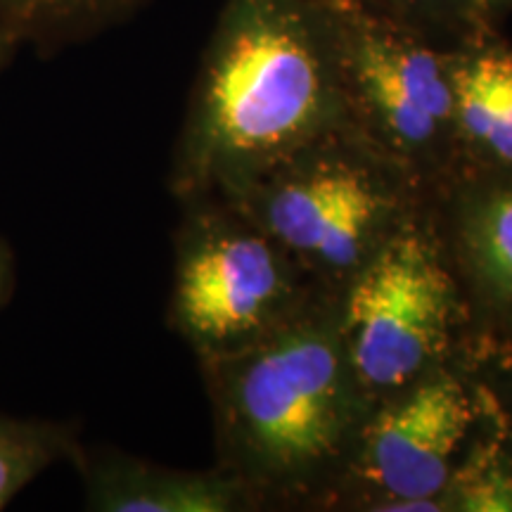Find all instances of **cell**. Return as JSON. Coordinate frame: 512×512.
Masks as SVG:
<instances>
[{
    "label": "cell",
    "mask_w": 512,
    "mask_h": 512,
    "mask_svg": "<svg viewBox=\"0 0 512 512\" xmlns=\"http://www.w3.org/2000/svg\"><path fill=\"white\" fill-rule=\"evenodd\" d=\"M226 200L313 280L344 292L422 214L427 188L349 128H339L249 178Z\"/></svg>",
    "instance_id": "3"
},
{
    "label": "cell",
    "mask_w": 512,
    "mask_h": 512,
    "mask_svg": "<svg viewBox=\"0 0 512 512\" xmlns=\"http://www.w3.org/2000/svg\"><path fill=\"white\" fill-rule=\"evenodd\" d=\"M17 50H19V46L12 41V38L0 34V74H3V69L12 62V57L17 55Z\"/></svg>",
    "instance_id": "18"
},
{
    "label": "cell",
    "mask_w": 512,
    "mask_h": 512,
    "mask_svg": "<svg viewBox=\"0 0 512 512\" xmlns=\"http://www.w3.org/2000/svg\"><path fill=\"white\" fill-rule=\"evenodd\" d=\"M342 337L373 403L463 358V299L425 209L344 287Z\"/></svg>",
    "instance_id": "6"
},
{
    "label": "cell",
    "mask_w": 512,
    "mask_h": 512,
    "mask_svg": "<svg viewBox=\"0 0 512 512\" xmlns=\"http://www.w3.org/2000/svg\"><path fill=\"white\" fill-rule=\"evenodd\" d=\"M178 207L169 328L197 361L264 342L330 290L226 197H188Z\"/></svg>",
    "instance_id": "4"
},
{
    "label": "cell",
    "mask_w": 512,
    "mask_h": 512,
    "mask_svg": "<svg viewBox=\"0 0 512 512\" xmlns=\"http://www.w3.org/2000/svg\"><path fill=\"white\" fill-rule=\"evenodd\" d=\"M425 216L463 299V358L512 351V169L453 171Z\"/></svg>",
    "instance_id": "8"
},
{
    "label": "cell",
    "mask_w": 512,
    "mask_h": 512,
    "mask_svg": "<svg viewBox=\"0 0 512 512\" xmlns=\"http://www.w3.org/2000/svg\"><path fill=\"white\" fill-rule=\"evenodd\" d=\"M482 413V392L460 361L377 401L330 512H441V491Z\"/></svg>",
    "instance_id": "7"
},
{
    "label": "cell",
    "mask_w": 512,
    "mask_h": 512,
    "mask_svg": "<svg viewBox=\"0 0 512 512\" xmlns=\"http://www.w3.org/2000/svg\"><path fill=\"white\" fill-rule=\"evenodd\" d=\"M347 128L316 0H226L171 157L176 202L233 195L320 136Z\"/></svg>",
    "instance_id": "2"
},
{
    "label": "cell",
    "mask_w": 512,
    "mask_h": 512,
    "mask_svg": "<svg viewBox=\"0 0 512 512\" xmlns=\"http://www.w3.org/2000/svg\"><path fill=\"white\" fill-rule=\"evenodd\" d=\"M83 501L95 512H256L247 489L223 467L178 470L117 448H79Z\"/></svg>",
    "instance_id": "9"
},
{
    "label": "cell",
    "mask_w": 512,
    "mask_h": 512,
    "mask_svg": "<svg viewBox=\"0 0 512 512\" xmlns=\"http://www.w3.org/2000/svg\"><path fill=\"white\" fill-rule=\"evenodd\" d=\"M79 437L72 425L0 413V510L57 463H74Z\"/></svg>",
    "instance_id": "13"
},
{
    "label": "cell",
    "mask_w": 512,
    "mask_h": 512,
    "mask_svg": "<svg viewBox=\"0 0 512 512\" xmlns=\"http://www.w3.org/2000/svg\"><path fill=\"white\" fill-rule=\"evenodd\" d=\"M145 0H0V34L38 53L83 43L117 27Z\"/></svg>",
    "instance_id": "11"
},
{
    "label": "cell",
    "mask_w": 512,
    "mask_h": 512,
    "mask_svg": "<svg viewBox=\"0 0 512 512\" xmlns=\"http://www.w3.org/2000/svg\"><path fill=\"white\" fill-rule=\"evenodd\" d=\"M453 138L458 169H512V48L496 31L456 50Z\"/></svg>",
    "instance_id": "10"
},
{
    "label": "cell",
    "mask_w": 512,
    "mask_h": 512,
    "mask_svg": "<svg viewBox=\"0 0 512 512\" xmlns=\"http://www.w3.org/2000/svg\"><path fill=\"white\" fill-rule=\"evenodd\" d=\"M482 10L486 19L496 27L498 17H503L505 12L512 10V0H482Z\"/></svg>",
    "instance_id": "17"
},
{
    "label": "cell",
    "mask_w": 512,
    "mask_h": 512,
    "mask_svg": "<svg viewBox=\"0 0 512 512\" xmlns=\"http://www.w3.org/2000/svg\"><path fill=\"white\" fill-rule=\"evenodd\" d=\"M12 283H15V256H12L8 242L0 238V309L8 302Z\"/></svg>",
    "instance_id": "16"
},
{
    "label": "cell",
    "mask_w": 512,
    "mask_h": 512,
    "mask_svg": "<svg viewBox=\"0 0 512 512\" xmlns=\"http://www.w3.org/2000/svg\"><path fill=\"white\" fill-rule=\"evenodd\" d=\"M200 373L216 465L256 512H330L373 399L342 337V292L323 290L264 342L207 358Z\"/></svg>",
    "instance_id": "1"
},
{
    "label": "cell",
    "mask_w": 512,
    "mask_h": 512,
    "mask_svg": "<svg viewBox=\"0 0 512 512\" xmlns=\"http://www.w3.org/2000/svg\"><path fill=\"white\" fill-rule=\"evenodd\" d=\"M446 48H460L496 31L482 0H361Z\"/></svg>",
    "instance_id": "14"
},
{
    "label": "cell",
    "mask_w": 512,
    "mask_h": 512,
    "mask_svg": "<svg viewBox=\"0 0 512 512\" xmlns=\"http://www.w3.org/2000/svg\"><path fill=\"white\" fill-rule=\"evenodd\" d=\"M460 363L475 380L486 408L512 446V351L465 356Z\"/></svg>",
    "instance_id": "15"
},
{
    "label": "cell",
    "mask_w": 512,
    "mask_h": 512,
    "mask_svg": "<svg viewBox=\"0 0 512 512\" xmlns=\"http://www.w3.org/2000/svg\"><path fill=\"white\" fill-rule=\"evenodd\" d=\"M439 503L441 512H512V446L486 403L451 467Z\"/></svg>",
    "instance_id": "12"
},
{
    "label": "cell",
    "mask_w": 512,
    "mask_h": 512,
    "mask_svg": "<svg viewBox=\"0 0 512 512\" xmlns=\"http://www.w3.org/2000/svg\"><path fill=\"white\" fill-rule=\"evenodd\" d=\"M347 128L418 178L427 192L456 171V50L361 0H316Z\"/></svg>",
    "instance_id": "5"
}]
</instances>
